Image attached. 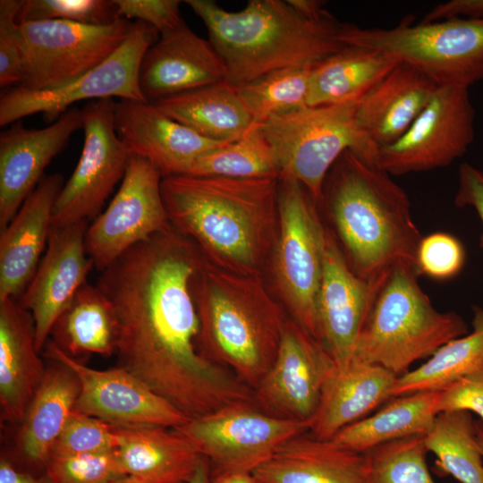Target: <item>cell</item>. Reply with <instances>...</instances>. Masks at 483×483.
<instances>
[{"label":"cell","instance_id":"cell-1","mask_svg":"<svg viewBox=\"0 0 483 483\" xmlns=\"http://www.w3.org/2000/svg\"><path fill=\"white\" fill-rule=\"evenodd\" d=\"M205 261L173 228L128 250L97 284L117 317L118 367L190 419L254 401L252 389L199 349L192 284Z\"/></svg>","mask_w":483,"mask_h":483},{"label":"cell","instance_id":"cell-2","mask_svg":"<svg viewBox=\"0 0 483 483\" xmlns=\"http://www.w3.org/2000/svg\"><path fill=\"white\" fill-rule=\"evenodd\" d=\"M161 192L172 227L207 262L223 270L261 275L278 231V178L172 175Z\"/></svg>","mask_w":483,"mask_h":483},{"label":"cell","instance_id":"cell-3","mask_svg":"<svg viewBox=\"0 0 483 483\" xmlns=\"http://www.w3.org/2000/svg\"><path fill=\"white\" fill-rule=\"evenodd\" d=\"M320 204L327 209L341 250L360 277L377 284L398 266L416 269L422 235L409 197L376 164L346 150L326 177Z\"/></svg>","mask_w":483,"mask_h":483},{"label":"cell","instance_id":"cell-4","mask_svg":"<svg viewBox=\"0 0 483 483\" xmlns=\"http://www.w3.org/2000/svg\"><path fill=\"white\" fill-rule=\"evenodd\" d=\"M184 3L204 22L234 88L273 71L313 67L346 46L339 38L342 23L327 11L312 19L281 0H250L238 12L212 0Z\"/></svg>","mask_w":483,"mask_h":483},{"label":"cell","instance_id":"cell-5","mask_svg":"<svg viewBox=\"0 0 483 483\" xmlns=\"http://www.w3.org/2000/svg\"><path fill=\"white\" fill-rule=\"evenodd\" d=\"M193 296L199 319L200 352L250 389L272 367L288 318L261 275H242L205 261Z\"/></svg>","mask_w":483,"mask_h":483},{"label":"cell","instance_id":"cell-6","mask_svg":"<svg viewBox=\"0 0 483 483\" xmlns=\"http://www.w3.org/2000/svg\"><path fill=\"white\" fill-rule=\"evenodd\" d=\"M414 267L398 266L378 285L352 360L380 366L400 377L451 340L468 334L454 311L436 309Z\"/></svg>","mask_w":483,"mask_h":483},{"label":"cell","instance_id":"cell-7","mask_svg":"<svg viewBox=\"0 0 483 483\" xmlns=\"http://www.w3.org/2000/svg\"><path fill=\"white\" fill-rule=\"evenodd\" d=\"M360 100L307 106L259 124L273 149L280 179L301 184L317 204L328 172L346 150L376 164L378 148L357 121Z\"/></svg>","mask_w":483,"mask_h":483},{"label":"cell","instance_id":"cell-8","mask_svg":"<svg viewBox=\"0 0 483 483\" xmlns=\"http://www.w3.org/2000/svg\"><path fill=\"white\" fill-rule=\"evenodd\" d=\"M344 45L372 48L408 64L438 87L467 88L483 80V16L413 23L405 17L390 29L342 24Z\"/></svg>","mask_w":483,"mask_h":483},{"label":"cell","instance_id":"cell-9","mask_svg":"<svg viewBox=\"0 0 483 483\" xmlns=\"http://www.w3.org/2000/svg\"><path fill=\"white\" fill-rule=\"evenodd\" d=\"M317 207L301 184L279 179L278 231L273 249L275 284L292 319L318 340L317 301L325 225Z\"/></svg>","mask_w":483,"mask_h":483},{"label":"cell","instance_id":"cell-10","mask_svg":"<svg viewBox=\"0 0 483 483\" xmlns=\"http://www.w3.org/2000/svg\"><path fill=\"white\" fill-rule=\"evenodd\" d=\"M158 31L137 21L122 46L100 64L62 87L41 91L19 86L4 89L0 97V125L41 113L47 122L56 121L71 106L81 100L121 99L145 101L139 70L148 48L157 40Z\"/></svg>","mask_w":483,"mask_h":483},{"label":"cell","instance_id":"cell-11","mask_svg":"<svg viewBox=\"0 0 483 483\" xmlns=\"http://www.w3.org/2000/svg\"><path fill=\"white\" fill-rule=\"evenodd\" d=\"M133 24L124 18L103 26L61 20L21 23L24 74L19 87L41 91L72 82L113 55Z\"/></svg>","mask_w":483,"mask_h":483},{"label":"cell","instance_id":"cell-12","mask_svg":"<svg viewBox=\"0 0 483 483\" xmlns=\"http://www.w3.org/2000/svg\"><path fill=\"white\" fill-rule=\"evenodd\" d=\"M175 429L215 470L251 473L289 440L308 433L309 424L269 414L253 401L225 406Z\"/></svg>","mask_w":483,"mask_h":483},{"label":"cell","instance_id":"cell-13","mask_svg":"<svg viewBox=\"0 0 483 483\" xmlns=\"http://www.w3.org/2000/svg\"><path fill=\"white\" fill-rule=\"evenodd\" d=\"M114 98L88 102L82 111L84 143L71 177L59 192L53 209V228L96 218L119 181L131 153L114 127Z\"/></svg>","mask_w":483,"mask_h":483},{"label":"cell","instance_id":"cell-14","mask_svg":"<svg viewBox=\"0 0 483 483\" xmlns=\"http://www.w3.org/2000/svg\"><path fill=\"white\" fill-rule=\"evenodd\" d=\"M474 120L467 88L438 87L409 129L378 148L376 165L390 175L447 166L472 143Z\"/></svg>","mask_w":483,"mask_h":483},{"label":"cell","instance_id":"cell-15","mask_svg":"<svg viewBox=\"0 0 483 483\" xmlns=\"http://www.w3.org/2000/svg\"><path fill=\"white\" fill-rule=\"evenodd\" d=\"M162 177L132 156L113 199L88 226L85 244L100 272L133 246L173 229L161 192Z\"/></svg>","mask_w":483,"mask_h":483},{"label":"cell","instance_id":"cell-16","mask_svg":"<svg viewBox=\"0 0 483 483\" xmlns=\"http://www.w3.org/2000/svg\"><path fill=\"white\" fill-rule=\"evenodd\" d=\"M48 360L69 367L80 391L74 411L116 427L158 426L178 428L191 419L141 380L121 367L99 370L64 352L52 340L44 349Z\"/></svg>","mask_w":483,"mask_h":483},{"label":"cell","instance_id":"cell-17","mask_svg":"<svg viewBox=\"0 0 483 483\" xmlns=\"http://www.w3.org/2000/svg\"><path fill=\"white\" fill-rule=\"evenodd\" d=\"M336 368L323 344L288 318L276 358L253 391L254 401L269 414L310 424Z\"/></svg>","mask_w":483,"mask_h":483},{"label":"cell","instance_id":"cell-18","mask_svg":"<svg viewBox=\"0 0 483 483\" xmlns=\"http://www.w3.org/2000/svg\"><path fill=\"white\" fill-rule=\"evenodd\" d=\"M322 275L317 301L318 341L337 369L352 360L377 289L350 267L331 230L325 226Z\"/></svg>","mask_w":483,"mask_h":483},{"label":"cell","instance_id":"cell-19","mask_svg":"<svg viewBox=\"0 0 483 483\" xmlns=\"http://www.w3.org/2000/svg\"><path fill=\"white\" fill-rule=\"evenodd\" d=\"M88 221L51 229L47 250L30 283L18 299L31 314L36 348L41 352L60 315L87 283L94 267L86 250Z\"/></svg>","mask_w":483,"mask_h":483},{"label":"cell","instance_id":"cell-20","mask_svg":"<svg viewBox=\"0 0 483 483\" xmlns=\"http://www.w3.org/2000/svg\"><path fill=\"white\" fill-rule=\"evenodd\" d=\"M80 129H82V111L72 107L43 129H27L18 121L1 132V230L38 186L51 160Z\"/></svg>","mask_w":483,"mask_h":483},{"label":"cell","instance_id":"cell-21","mask_svg":"<svg viewBox=\"0 0 483 483\" xmlns=\"http://www.w3.org/2000/svg\"><path fill=\"white\" fill-rule=\"evenodd\" d=\"M114 127L131 155L148 161L162 179L185 174L201 155L227 143L199 135L145 101L116 102Z\"/></svg>","mask_w":483,"mask_h":483},{"label":"cell","instance_id":"cell-22","mask_svg":"<svg viewBox=\"0 0 483 483\" xmlns=\"http://www.w3.org/2000/svg\"><path fill=\"white\" fill-rule=\"evenodd\" d=\"M225 64L209 40L183 21L162 34L144 54L139 85L148 103L226 81Z\"/></svg>","mask_w":483,"mask_h":483},{"label":"cell","instance_id":"cell-23","mask_svg":"<svg viewBox=\"0 0 483 483\" xmlns=\"http://www.w3.org/2000/svg\"><path fill=\"white\" fill-rule=\"evenodd\" d=\"M60 174L45 176L0 234V301L18 300L47 246L53 209L64 186Z\"/></svg>","mask_w":483,"mask_h":483},{"label":"cell","instance_id":"cell-24","mask_svg":"<svg viewBox=\"0 0 483 483\" xmlns=\"http://www.w3.org/2000/svg\"><path fill=\"white\" fill-rule=\"evenodd\" d=\"M47 367L36 348L35 325L16 299L0 301L1 419L21 424Z\"/></svg>","mask_w":483,"mask_h":483},{"label":"cell","instance_id":"cell-25","mask_svg":"<svg viewBox=\"0 0 483 483\" xmlns=\"http://www.w3.org/2000/svg\"><path fill=\"white\" fill-rule=\"evenodd\" d=\"M366 455L309 432L285 443L251 473L257 483H366Z\"/></svg>","mask_w":483,"mask_h":483},{"label":"cell","instance_id":"cell-26","mask_svg":"<svg viewBox=\"0 0 483 483\" xmlns=\"http://www.w3.org/2000/svg\"><path fill=\"white\" fill-rule=\"evenodd\" d=\"M437 88L425 73L400 62L360 100L359 126L378 148L389 145L409 129Z\"/></svg>","mask_w":483,"mask_h":483},{"label":"cell","instance_id":"cell-27","mask_svg":"<svg viewBox=\"0 0 483 483\" xmlns=\"http://www.w3.org/2000/svg\"><path fill=\"white\" fill-rule=\"evenodd\" d=\"M397 377L380 366L353 360L343 369L336 368L322 389L309 433L318 439L330 440L392 398Z\"/></svg>","mask_w":483,"mask_h":483},{"label":"cell","instance_id":"cell-28","mask_svg":"<svg viewBox=\"0 0 483 483\" xmlns=\"http://www.w3.org/2000/svg\"><path fill=\"white\" fill-rule=\"evenodd\" d=\"M115 450L127 476L152 483H188L204 456L175 428L117 427Z\"/></svg>","mask_w":483,"mask_h":483},{"label":"cell","instance_id":"cell-29","mask_svg":"<svg viewBox=\"0 0 483 483\" xmlns=\"http://www.w3.org/2000/svg\"><path fill=\"white\" fill-rule=\"evenodd\" d=\"M50 360L19 433L24 456L43 466L73 412L80 391L77 375L66 365Z\"/></svg>","mask_w":483,"mask_h":483},{"label":"cell","instance_id":"cell-30","mask_svg":"<svg viewBox=\"0 0 483 483\" xmlns=\"http://www.w3.org/2000/svg\"><path fill=\"white\" fill-rule=\"evenodd\" d=\"M399 63L380 51L346 45L313 66L307 106L336 105L362 99Z\"/></svg>","mask_w":483,"mask_h":483},{"label":"cell","instance_id":"cell-31","mask_svg":"<svg viewBox=\"0 0 483 483\" xmlns=\"http://www.w3.org/2000/svg\"><path fill=\"white\" fill-rule=\"evenodd\" d=\"M151 104L170 118L214 140L234 141L254 124L236 88L226 81L171 96Z\"/></svg>","mask_w":483,"mask_h":483},{"label":"cell","instance_id":"cell-32","mask_svg":"<svg viewBox=\"0 0 483 483\" xmlns=\"http://www.w3.org/2000/svg\"><path fill=\"white\" fill-rule=\"evenodd\" d=\"M51 339L77 359L116 353L119 324L113 304L97 286L86 283L52 327Z\"/></svg>","mask_w":483,"mask_h":483},{"label":"cell","instance_id":"cell-33","mask_svg":"<svg viewBox=\"0 0 483 483\" xmlns=\"http://www.w3.org/2000/svg\"><path fill=\"white\" fill-rule=\"evenodd\" d=\"M440 394L441 391H426L394 397L378 411L345 427L330 440L366 453L390 441L426 435L438 414Z\"/></svg>","mask_w":483,"mask_h":483},{"label":"cell","instance_id":"cell-34","mask_svg":"<svg viewBox=\"0 0 483 483\" xmlns=\"http://www.w3.org/2000/svg\"><path fill=\"white\" fill-rule=\"evenodd\" d=\"M472 331L449 341L426 362L397 377L391 397L444 391L459 379L483 369V309L473 308Z\"/></svg>","mask_w":483,"mask_h":483},{"label":"cell","instance_id":"cell-35","mask_svg":"<svg viewBox=\"0 0 483 483\" xmlns=\"http://www.w3.org/2000/svg\"><path fill=\"white\" fill-rule=\"evenodd\" d=\"M468 411L439 412L428 431L425 444L436 457L437 470L461 483H483V456L477 438V423Z\"/></svg>","mask_w":483,"mask_h":483},{"label":"cell","instance_id":"cell-36","mask_svg":"<svg viewBox=\"0 0 483 483\" xmlns=\"http://www.w3.org/2000/svg\"><path fill=\"white\" fill-rule=\"evenodd\" d=\"M185 174L234 179H280L273 149L259 124L256 123L240 139L201 155Z\"/></svg>","mask_w":483,"mask_h":483},{"label":"cell","instance_id":"cell-37","mask_svg":"<svg viewBox=\"0 0 483 483\" xmlns=\"http://www.w3.org/2000/svg\"><path fill=\"white\" fill-rule=\"evenodd\" d=\"M312 68H284L236 87L254 123L261 124L274 116L307 106Z\"/></svg>","mask_w":483,"mask_h":483},{"label":"cell","instance_id":"cell-38","mask_svg":"<svg viewBox=\"0 0 483 483\" xmlns=\"http://www.w3.org/2000/svg\"><path fill=\"white\" fill-rule=\"evenodd\" d=\"M424 435L390 441L365 453L366 483H436Z\"/></svg>","mask_w":483,"mask_h":483},{"label":"cell","instance_id":"cell-39","mask_svg":"<svg viewBox=\"0 0 483 483\" xmlns=\"http://www.w3.org/2000/svg\"><path fill=\"white\" fill-rule=\"evenodd\" d=\"M120 19L114 0H24L19 24L61 20L87 25H108Z\"/></svg>","mask_w":483,"mask_h":483},{"label":"cell","instance_id":"cell-40","mask_svg":"<svg viewBox=\"0 0 483 483\" xmlns=\"http://www.w3.org/2000/svg\"><path fill=\"white\" fill-rule=\"evenodd\" d=\"M51 483H112L126 476L115 451L88 454H51L44 465Z\"/></svg>","mask_w":483,"mask_h":483},{"label":"cell","instance_id":"cell-41","mask_svg":"<svg viewBox=\"0 0 483 483\" xmlns=\"http://www.w3.org/2000/svg\"><path fill=\"white\" fill-rule=\"evenodd\" d=\"M118 443L116 426L73 411L51 454L110 453L116 450Z\"/></svg>","mask_w":483,"mask_h":483},{"label":"cell","instance_id":"cell-42","mask_svg":"<svg viewBox=\"0 0 483 483\" xmlns=\"http://www.w3.org/2000/svg\"><path fill=\"white\" fill-rule=\"evenodd\" d=\"M465 263V250L453 235L436 232L422 236L416 255V269L419 275L436 280L456 276Z\"/></svg>","mask_w":483,"mask_h":483},{"label":"cell","instance_id":"cell-43","mask_svg":"<svg viewBox=\"0 0 483 483\" xmlns=\"http://www.w3.org/2000/svg\"><path fill=\"white\" fill-rule=\"evenodd\" d=\"M24 0L0 1V86L21 85L24 74V38L18 13Z\"/></svg>","mask_w":483,"mask_h":483},{"label":"cell","instance_id":"cell-44","mask_svg":"<svg viewBox=\"0 0 483 483\" xmlns=\"http://www.w3.org/2000/svg\"><path fill=\"white\" fill-rule=\"evenodd\" d=\"M119 18H136L165 34L178 28L184 21L178 0H114Z\"/></svg>","mask_w":483,"mask_h":483},{"label":"cell","instance_id":"cell-45","mask_svg":"<svg viewBox=\"0 0 483 483\" xmlns=\"http://www.w3.org/2000/svg\"><path fill=\"white\" fill-rule=\"evenodd\" d=\"M438 413L468 411L483 420V369L470 374L441 391Z\"/></svg>","mask_w":483,"mask_h":483},{"label":"cell","instance_id":"cell-46","mask_svg":"<svg viewBox=\"0 0 483 483\" xmlns=\"http://www.w3.org/2000/svg\"><path fill=\"white\" fill-rule=\"evenodd\" d=\"M454 204L459 208H474L483 224V171L469 163L459 167L458 188ZM483 247V235L481 237Z\"/></svg>","mask_w":483,"mask_h":483},{"label":"cell","instance_id":"cell-47","mask_svg":"<svg viewBox=\"0 0 483 483\" xmlns=\"http://www.w3.org/2000/svg\"><path fill=\"white\" fill-rule=\"evenodd\" d=\"M483 16V0H451L432 8L420 22H432L453 17Z\"/></svg>","mask_w":483,"mask_h":483},{"label":"cell","instance_id":"cell-48","mask_svg":"<svg viewBox=\"0 0 483 483\" xmlns=\"http://www.w3.org/2000/svg\"><path fill=\"white\" fill-rule=\"evenodd\" d=\"M0 483H51L45 474L40 477L34 476L18 470L8 459L1 457L0 460Z\"/></svg>","mask_w":483,"mask_h":483},{"label":"cell","instance_id":"cell-49","mask_svg":"<svg viewBox=\"0 0 483 483\" xmlns=\"http://www.w3.org/2000/svg\"><path fill=\"white\" fill-rule=\"evenodd\" d=\"M210 483H257L252 473L237 470H215Z\"/></svg>","mask_w":483,"mask_h":483},{"label":"cell","instance_id":"cell-50","mask_svg":"<svg viewBox=\"0 0 483 483\" xmlns=\"http://www.w3.org/2000/svg\"><path fill=\"white\" fill-rule=\"evenodd\" d=\"M301 14L308 18H319L326 11L323 8L326 2L320 0H287Z\"/></svg>","mask_w":483,"mask_h":483},{"label":"cell","instance_id":"cell-51","mask_svg":"<svg viewBox=\"0 0 483 483\" xmlns=\"http://www.w3.org/2000/svg\"><path fill=\"white\" fill-rule=\"evenodd\" d=\"M211 468L208 459L203 457L188 483H210Z\"/></svg>","mask_w":483,"mask_h":483},{"label":"cell","instance_id":"cell-52","mask_svg":"<svg viewBox=\"0 0 483 483\" xmlns=\"http://www.w3.org/2000/svg\"><path fill=\"white\" fill-rule=\"evenodd\" d=\"M112 483H152V482H149V481L139 479V478H135V477H132V476H127L126 475V476H123V477H121V478L115 479Z\"/></svg>","mask_w":483,"mask_h":483},{"label":"cell","instance_id":"cell-53","mask_svg":"<svg viewBox=\"0 0 483 483\" xmlns=\"http://www.w3.org/2000/svg\"><path fill=\"white\" fill-rule=\"evenodd\" d=\"M477 438L483 456V425H477Z\"/></svg>","mask_w":483,"mask_h":483}]
</instances>
